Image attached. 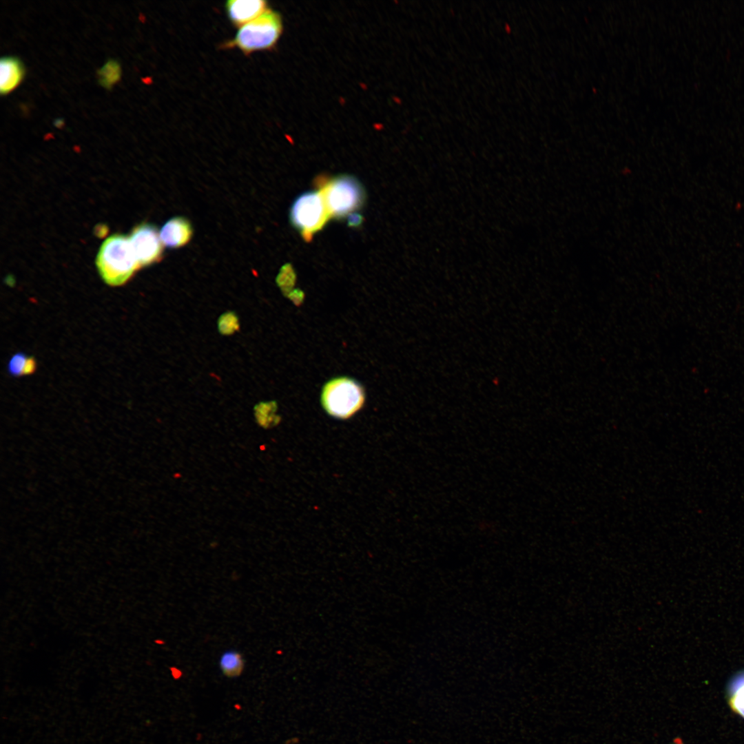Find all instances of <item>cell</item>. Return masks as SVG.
Wrapping results in <instances>:
<instances>
[{
    "label": "cell",
    "mask_w": 744,
    "mask_h": 744,
    "mask_svg": "<svg viewBox=\"0 0 744 744\" xmlns=\"http://www.w3.org/2000/svg\"><path fill=\"white\" fill-rule=\"evenodd\" d=\"M363 221V217L358 213H352L348 216V224L349 226L358 227L361 225Z\"/></svg>",
    "instance_id": "obj_16"
},
{
    "label": "cell",
    "mask_w": 744,
    "mask_h": 744,
    "mask_svg": "<svg viewBox=\"0 0 744 744\" xmlns=\"http://www.w3.org/2000/svg\"><path fill=\"white\" fill-rule=\"evenodd\" d=\"M193 234L189 220L183 217H174L168 220L159 233L163 245L169 248H178L186 245Z\"/></svg>",
    "instance_id": "obj_8"
},
{
    "label": "cell",
    "mask_w": 744,
    "mask_h": 744,
    "mask_svg": "<svg viewBox=\"0 0 744 744\" xmlns=\"http://www.w3.org/2000/svg\"><path fill=\"white\" fill-rule=\"evenodd\" d=\"M0 61V92L1 95H6L20 84L25 70L18 57L6 56Z\"/></svg>",
    "instance_id": "obj_9"
},
{
    "label": "cell",
    "mask_w": 744,
    "mask_h": 744,
    "mask_svg": "<svg viewBox=\"0 0 744 744\" xmlns=\"http://www.w3.org/2000/svg\"><path fill=\"white\" fill-rule=\"evenodd\" d=\"M245 665V661L242 654L234 650L225 652L219 659L220 671L229 679L240 676L244 671Z\"/></svg>",
    "instance_id": "obj_10"
},
{
    "label": "cell",
    "mask_w": 744,
    "mask_h": 744,
    "mask_svg": "<svg viewBox=\"0 0 744 744\" xmlns=\"http://www.w3.org/2000/svg\"><path fill=\"white\" fill-rule=\"evenodd\" d=\"M320 400L328 414L336 418L347 419L362 407L364 392L357 381L340 377L326 383Z\"/></svg>",
    "instance_id": "obj_4"
},
{
    "label": "cell",
    "mask_w": 744,
    "mask_h": 744,
    "mask_svg": "<svg viewBox=\"0 0 744 744\" xmlns=\"http://www.w3.org/2000/svg\"><path fill=\"white\" fill-rule=\"evenodd\" d=\"M331 218L320 191L305 192L293 202L290 218L303 238L309 241Z\"/></svg>",
    "instance_id": "obj_5"
},
{
    "label": "cell",
    "mask_w": 744,
    "mask_h": 744,
    "mask_svg": "<svg viewBox=\"0 0 744 744\" xmlns=\"http://www.w3.org/2000/svg\"><path fill=\"white\" fill-rule=\"evenodd\" d=\"M274 403H260L254 409L256 420L260 426L268 428L276 424Z\"/></svg>",
    "instance_id": "obj_13"
},
{
    "label": "cell",
    "mask_w": 744,
    "mask_h": 744,
    "mask_svg": "<svg viewBox=\"0 0 744 744\" xmlns=\"http://www.w3.org/2000/svg\"><path fill=\"white\" fill-rule=\"evenodd\" d=\"M280 14L269 8L258 17L239 28L236 35L221 43L220 48H237L249 56L258 51L273 49L282 32Z\"/></svg>",
    "instance_id": "obj_1"
},
{
    "label": "cell",
    "mask_w": 744,
    "mask_h": 744,
    "mask_svg": "<svg viewBox=\"0 0 744 744\" xmlns=\"http://www.w3.org/2000/svg\"><path fill=\"white\" fill-rule=\"evenodd\" d=\"M269 8L267 1L263 0H229L225 3L228 19L237 28L258 17Z\"/></svg>",
    "instance_id": "obj_7"
},
{
    "label": "cell",
    "mask_w": 744,
    "mask_h": 744,
    "mask_svg": "<svg viewBox=\"0 0 744 744\" xmlns=\"http://www.w3.org/2000/svg\"><path fill=\"white\" fill-rule=\"evenodd\" d=\"M121 68L120 63L115 59H110L98 70L97 78L99 84L105 89H111L121 79Z\"/></svg>",
    "instance_id": "obj_12"
},
{
    "label": "cell",
    "mask_w": 744,
    "mask_h": 744,
    "mask_svg": "<svg viewBox=\"0 0 744 744\" xmlns=\"http://www.w3.org/2000/svg\"><path fill=\"white\" fill-rule=\"evenodd\" d=\"M102 279L111 286L125 283L140 268L130 238L114 234L102 243L96 260Z\"/></svg>",
    "instance_id": "obj_2"
},
{
    "label": "cell",
    "mask_w": 744,
    "mask_h": 744,
    "mask_svg": "<svg viewBox=\"0 0 744 744\" xmlns=\"http://www.w3.org/2000/svg\"><path fill=\"white\" fill-rule=\"evenodd\" d=\"M134 256L140 267L158 261L163 254V243L156 228L147 223L135 227L129 237Z\"/></svg>",
    "instance_id": "obj_6"
},
{
    "label": "cell",
    "mask_w": 744,
    "mask_h": 744,
    "mask_svg": "<svg viewBox=\"0 0 744 744\" xmlns=\"http://www.w3.org/2000/svg\"><path fill=\"white\" fill-rule=\"evenodd\" d=\"M36 369L35 359L23 353L14 354L9 360L8 365L9 373L16 377L32 374Z\"/></svg>",
    "instance_id": "obj_11"
},
{
    "label": "cell",
    "mask_w": 744,
    "mask_h": 744,
    "mask_svg": "<svg viewBox=\"0 0 744 744\" xmlns=\"http://www.w3.org/2000/svg\"><path fill=\"white\" fill-rule=\"evenodd\" d=\"M730 704L734 711L744 717V674L732 685Z\"/></svg>",
    "instance_id": "obj_14"
},
{
    "label": "cell",
    "mask_w": 744,
    "mask_h": 744,
    "mask_svg": "<svg viewBox=\"0 0 744 744\" xmlns=\"http://www.w3.org/2000/svg\"><path fill=\"white\" fill-rule=\"evenodd\" d=\"M318 183L331 217L340 218L350 215L364 203L363 187L353 176L324 178Z\"/></svg>",
    "instance_id": "obj_3"
},
{
    "label": "cell",
    "mask_w": 744,
    "mask_h": 744,
    "mask_svg": "<svg viewBox=\"0 0 744 744\" xmlns=\"http://www.w3.org/2000/svg\"><path fill=\"white\" fill-rule=\"evenodd\" d=\"M238 325V319L236 315L231 313L223 315L218 322L220 332L225 334L233 333L237 329Z\"/></svg>",
    "instance_id": "obj_15"
}]
</instances>
